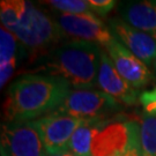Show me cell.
<instances>
[{
	"label": "cell",
	"mask_w": 156,
	"mask_h": 156,
	"mask_svg": "<svg viewBox=\"0 0 156 156\" xmlns=\"http://www.w3.org/2000/svg\"><path fill=\"white\" fill-rule=\"evenodd\" d=\"M72 89L58 76L29 73L17 78L7 90L4 111L8 123L34 122L48 116L62 104Z\"/></svg>",
	"instance_id": "obj_1"
},
{
	"label": "cell",
	"mask_w": 156,
	"mask_h": 156,
	"mask_svg": "<svg viewBox=\"0 0 156 156\" xmlns=\"http://www.w3.org/2000/svg\"><path fill=\"white\" fill-rule=\"evenodd\" d=\"M102 51L100 45L91 42H64L42 56L37 72L62 79L73 89H94Z\"/></svg>",
	"instance_id": "obj_2"
},
{
	"label": "cell",
	"mask_w": 156,
	"mask_h": 156,
	"mask_svg": "<svg viewBox=\"0 0 156 156\" xmlns=\"http://www.w3.org/2000/svg\"><path fill=\"white\" fill-rule=\"evenodd\" d=\"M26 51L33 56H44L65 37L55 19L28 2L20 24L13 31Z\"/></svg>",
	"instance_id": "obj_3"
},
{
	"label": "cell",
	"mask_w": 156,
	"mask_h": 156,
	"mask_svg": "<svg viewBox=\"0 0 156 156\" xmlns=\"http://www.w3.org/2000/svg\"><path fill=\"white\" fill-rule=\"evenodd\" d=\"M120 110V103L100 89H71L52 113L80 119H105Z\"/></svg>",
	"instance_id": "obj_4"
},
{
	"label": "cell",
	"mask_w": 156,
	"mask_h": 156,
	"mask_svg": "<svg viewBox=\"0 0 156 156\" xmlns=\"http://www.w3.org/2000/svg\"><path fill=\"white\" fill-rule=\"evenodd\" d=\"M136 149H141L139 124L108 122L95 135L91 156H119Z\"/></svg>",
	"instance_id": "obj_5"
},
{
	"label": "cell",
	"mask_w": 156,
	"mask_h": 156,
	"mask_svg": "<svg viewBox=\"0 0 156 156\" xmlns=\"http://www.w3.org/2000/svg\"><path fill=\"white\" fill-rule=\"evenodd\" d=\"M55 20L59 24L65 37L74 41L96 43L105 49L115 38L109 26L95 14H62L56 13Z\"/></svg>",
	"instance_id": "obj_6"
},
{
	"label": "cell",
	"mask_w": 156,
	"mask_h": 156,
	"mask_svg": "<svg viewBox=\"0 0 156 156\" xmlns=\"http://www.w3.org/2000/svg\"><path fill=\"white\" fill-rule=\"evenodd\" d=\"M1 156H48L31 122L7 123L1 126Z\"/></svg>",
	"instance_id": "obj_7"
},
{
	"label": "cell",
	"mask_w": 156,
	"mask_h": 156,
	"mask_svg": "<svg viewBox=\"0 0 156 156\" xmlns=\"http://www.w3.org/2000/svg\"><path fill=\"white\" fill-rule=\"evenodd\" d=\"M84 119L50 113L31 122L38 132L48 155L68 149L69 140Z\"/></svg>",
	"instance_id": "obj_8"
},
{
	"label": "cell",
	"mask_w": 156,
	"mask_h": 156,
	"mask_svg": "<svg viewBox=\"0 0 156 156\" xmlns=\"http://www.w3.org/2000/svg\"><path fill=\"white\" fill-rule=\"evenodd\" d=\"M104 50L122 78L136 90L149 86L155 79L151 68L116 38L112 39Z\"/></svg>",
	"instance_id": "obj_9"
},
{
	"label": "cell",
	"mask_w": 156,
	"mask_h": 156,
	"mask_svg": "<svg viewBox=\"0 0 156 156\" xmlns=\"http://www.w3.org/2000/svg\"><path fill=\"white\" fill-rule=\"evenodd\" d=\"M112 36L131 51L141 62L151 68L156 60V38L133 28L120 17H113L108 23Z\"/></svg>",
	"instance_id": "obj_10"
},
{
	"label": "cell",
	"mask_w": 156,
	"mask_h": 156,
	"mask_svg": "<svg viewBox=\"0 0 156 156\" xmlns=\"http://www.w3.org/2000/svg\"><path fill=\"white\" fill-rule=\"evenodd\" d=\"M97 87L119 103L126 105L135 104L140 97L139 90L133 88L122 78L104 49L102 51L101 65L97 74Z\"/></svg>",
	"instance_id": "obj_11"
},
{
	"label": "cell",
	"mask_w": 156,
	"mask_h": 156,
	"mask_svg": "<svg viewBox=\"0 0 156 156\" xmlns=\"http://www.w3.org/2000/svg\"><path fill=\"white\" fill-rule=\"evenodd\" d=\"M118 14L133 28L156 38V0L120 2Z\"/></svg>",
	"instance_id": "obj_12"
},
{
	"label": "cell",
	"mask_w": 156,
	"mask_h": 156,
	"mask_svg": "<svg viewBox=\"0 0 156 156\" xmlns=\"http://www.w3.org/2000/svg\"><path fill=\"white\" fill-rule=\"evenodd\" d=\"M23 46L15 35L1 26L0 33V86L4 88L5 83L12 78L16 68L17 62L21 58L20 51Z\"/></svg>",
	"instance_id": "obj_13"
},
{
	"label": "cell",
	"mask_w": 156,
	"mask_h": 156,
	"mask_svg": "<svg viewBox=\"0 0 156 156\" xmlns=\"http://www.w3.org/2000/svg\"><path fill=\"white\" fill-rule=\"evenodd\" d=\"M108 120L105 119H84L80 127L74 132L68 144V151L76 156H91V146L95 135L98 133Z\"/></svg>",
	"instance_id": "obj_14"
},
{
	"label": "cell",
	"mask_w": 156,
	"mask_h": 156,
	"mask_svg": "<svg viewBox=\"0 0 156 156\" xmlns=\"http://www.w3.org/2000/svg\"><path fill=\"white\" fill-rule=\"evenodd\" d=\"M28 2L24 0H2L0 2L1 26L13 33L20 24Z\"/></svg>",
	"instance_id": "obj_15"
},
{
	"label": "cell",
	"mask_w": 156,
	"mask_h": 156,
	"mask_svg": "<svg viewBox=\"0 0 156 156\" xmlns=\"http://www.w3.org/2000/svg\"><path fill=\"white\" fill-rule=\"evenodd\" d=\"M139 126L142 156H156V115L145 113Z\"/></svg>",
	"instance_id": "obj_16"
},
{
	"label": "cell",
	"mask_w": 156,
	"mask_h": 156,
	"mask_svg": "<svg viewBox=\"0 0 156 156\" xmlns=\"http://www.w3.org/2000/svg\"><path fill=\"white\" fill-rule=\"evenodd\" d=\"M42 4L62 14H94L87 0H48Z\"/></svg>",
	"instance_id": "obj_17"
},
{
	"label": "cell",
	"mask_w": 156,
	"mask_h": 156,
	"mask_svg": "<svg viewBox=\"0 0 156 156\" xmlns=\"http://www.w3.org/2000/svg\"><path fill=\"white\" fill-rule=\"evenodd\" d=\"M140 104L148 115H156V86L151 90H145L140 94Z\"/></svg>",
	"instance_id": "obj_18"
},
{
	"label": "cell",
	"mask_w": 156,
	"mask_h": 156,
	"mask_svg": "<svg viewBox=\"0 0 156 156\" xmlns=\"http://www.w3.org/2000/svg\"><path fill=\"white\" fill-rule=\"evenodd\" d=\"M88 2L96 16H106L116 6L113 0H88Z\"/></svg>",
	"instance_id": "obj_19"
},
{
	"label": "cell",
	"mask_w": 156,
	"mask_h": 156,
	"mask_svg": "<svg viewBox=\"0 0 156 156\" xmlns=\"http://www.w3.org/2000/svg\"><path fill=\"white\" fill-rule=\"evenodd\" d=\"M48 156H76L74 155L71 151H60V153H57V154H51V155H48Z\"/></svg>",
	"instance_id": "obj_20"
},
{
	"label": "cell",
	"mask_w": 156,
	"mask_h": 156,
	"mask_svg": "<svg viewBox=\"0 0 156 156\" xmlns=\"http://www.w3.org/2000/svg\"><path fill=\"white\" fill-rule=\"evenodd\" d=\"M119 156H142V151H141V149H136V151H128L126 154H123V155Z\"/></svg>",
	"instance_id": "obj_21"
},
{
	"label": "cell",
	"mask_w": 156,
	"mask_h": 156,
	"mask_svg": "<svg viewBox=\"0 0 156 156\" xmlns=\"http://www.w3.org/2000/svg\"><path fill=\"white\" fill-rule=\"evenodd\" d=\"M151 69H153V74H154V78L156 79V60H155V62H154L153 67H151Z\"/></svg>",
	"instance_id": "obj_22"
}]
</instances>
